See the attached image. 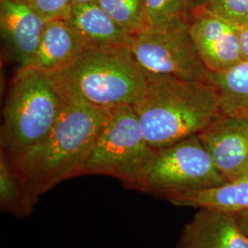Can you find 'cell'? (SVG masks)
<instances>
[{"label":"cell","mask_w":248,"mask_h":248,"mask_svg":"<svg viewBox=\"0 0 248 248\" xmlns=\"http://www.w3.org/2000/svg\"><path fill=\"white\" fill-rule=\"evenodd\" d=\"M183 0H144L145 29L173 26L186 21Z\"/></svg>","instance_id":"obj_18"},{"label":"cell","mask_w":248,"mask_h":248,"mask_svg":"<svg viewBox=\"0 0 248 248\" xmlns=\"http://www.w3.org/2000/svg\"><path fill=\"white\" fill-rule=\"evenodd\" d=\"M16 1H18V2H22V3H27V4H30L31 2H32L33 0H16Z\"/></svg>","instance_id":"obj_24"},{"label":"cell","mask_w":248,"mask_h":248,"mask_svg":"<svg viewBox=\"0 0 248 248\" xmlns=\"http://www.w3.org/2000/svg\"><path fill=\"white\" fill-rule=\"evenodd\" d=\"M204 1L205 0H183L186 12H187L188 9H190V8H195L196 9L198 7L202 6Z\"/></svg>","instance_id":"obj_22"},{"label":"cell","mask_w":248,"mask_h":248,"mask_svg":"<svg viewBox=\"0 0 248 248\" xmlns=\"http://www.w3.org/2000/svg\"><path fill=\"white\" fill-rule=\"evenodd\" d=\"M88 50L130 49L134 35L126 31L98 4H73L67 20Z\"/></svg>","instance_id":"obj_12"},{"label":"cell","mask_w":248,"mask_h":248,"mask_svg":"<svg viewBox=\"0 0 248 248\" xmlns=\"http://www.w3.org/2000/svg\"><path fill=\"white\" fill-rule=\"evenodd\" d=\"M146 77L144 93L133 107L155 150L198 135L222 115L219 94L211 81Z\"/></svg>","instance_id":"obj_2"},{"label":"cell","mask_w":248,"mask_h":248,"mask_svg":"<svg viewBox=\"0 0 248 248\" xmlns=\"http://www.w3.org/2000/svg\"><path fill=\"white\" fill-rule=\"evenodd\" d=\"M198 136L227 182L248 177V118L222 114Z\"/></svg>","instance_id":"obj_9"},{"label":"cell","mask_w":248,"mask_h":248,"mask_svg":"<svg viewBox=\"0 0 248 248\" xmlns=\"http://www.w3.org/2000/svg\"><path fill=\"white\" fill-rule=\"evenodd\" d=\"M98 0H71L72 5L73 4H98Z\"/></svg>","instance_id":"obj_23"},{"label":"cell","mask_w":248,"mask_h":248,"mask_svg":"<svg viewBox=\"0 0 248 248\" xmlns=\"http://www.w3.org/2000/svg\"><path fill=\"white\" fill-rule=\"evenodd\" d=\"M155 153L144 137L133 107L110 108L80 176L115 177L126 188L142 192Z\"/></svg>","instance_id":"obj_5"},{"label":"cell","mask_w":248,"mask_h":248,"mask_svg":"<svg viewBox=\"0 0 248 248\" xmlns=\"http://www.w3.org/2000/svg\"><path fill=\"white\" fill-rule=\"evenodd\" d=\"M226 182L195 135L156 150L142 192L169 202Z\"/></svg>","instance_id":"obj_6"},{"label":"cell","mask_w":248,"mask_h":248,"mask_svg":"<svg viewBox=\"0 0 248 248\" xmlns=\"http://www.w3.org/2000/svg\"><path fill=\"white\" fill-rule=\"evenodd\" d=\"M87 47L65 20L46 22L44 34L33 60L25 69L51 74L71 64Z\"/></svg>","instance_id":"obj_13"},{"label":"cell","mask_w":248,"mask_h":248,"mask_svg":"<svg viewBox=\"0 0 248 248\" xmlns=\"http://www.w3.org/2000/svg\"><path fill=\"white\" fill-rule=\"evenodd\" d=\"M204 8L232 23H248V0H205Z\"/></svg>","instance_id":"obj_19"},{"label":"cell","mask_w":248,"mask_h":248,"mask_svg":"<svg viewBox=\"0 0 248 248\" xmlns=\"http://www.w3.org/2000/svg\"><path fill=\"white\" fill-rule=\"evenodd\" d=\"M62 106V98L46 74L31 69L17 71L3 108L1 152L15 155L42 142Z\"/></svg>","instance_id":"obj_4"},{"label":"cell","mask_w":248,"mask_h":248,"mask_svg":"<svg viewBox=\"0 0 248 248\" xmlns=\"http://www.w3.org/2000/svg\"><path fill=\"white\" fill-rule=\"evenodd\" d=\"M240 46L244 61H248V23L239 26Z\"/></svg>","instance_id":"obj_21"},{"label":"cell","mask_w":248,"mask_h":248,"mask_svg":"<svg viewBox=\"0 0 248 248\" xmlns=\"http://www.w3.org/2000/svg\"><path fill=\"white\" fill-rule=\"evenodd\" d=\"M209 80L218 91L222 114L248 118V61L224 71L210 72Z\"/></svg>","instance_id":"obj_15"},{"label":"cell","mask_w":248,"mask_h":248,"mask_svg":"<svg viewBox=\"0 0 248 248\" xmlns=\"http://www.w3.org/2000/svg\"><path fill=\"white\" fill-rule=\"evenodd\" d=\"M45 22L29 4L0 0L1 37L10 61L18 70L27 68L41 44Z\"/></svg>","instance_id":"obj_10"},{"label":"cell","mask_w":248,"mask_h":248,"mask_svg":"<svg viewBox=\"0 0 248 248\" xmlns=\"http://www.w3.org/2000/svg\"><path fill=\"white\" fill-rule=\"evenodd\" d=\"M98 4L129 33L145 30L144 0H98Z\"/></svg>","instance_id":"obj_17"},{"label":"cell","mask_w":248,"mask_h":248,"mask_svg":"<svg viewBox=\"0 0 248 248\" xmlns=\"http://www.w3.org/2000/svg\"><path fill=\"white\" fill-rule=\"evenodd\" d=\"M131 53L146 75L188 81H210L188 31L187 21L145 29L134 35Z\"/></svg>","instance_id":"obj_7"},{"label":"cell","mask_w":248,"mask_h":248,"mask_svg":"<svg viewBox=\"0 0 248 248\" xmlns=\"http://www.w3.org/2000/svg\"><path fill=\"white\" fill-rule=\"evenodd\" d=\"M46 75L62 101L101 108L134 106L147 84L130 49L87 50L65 68Z\"/></svg>","instance_id":"obj_3"},{"label":"cell","mask_w":248,"mask_h":248,"mask_svg":"<svg viewBox=\"0 0 248 248\" xmlns=\"http://www.w3.org/2000/svg\"><path fill=\"white\" fill-rule=\"evenodd\" d=\"M108 112V108L63 101L61 114L42 142L15 155L1 152L34 203L62 181L80 177Z\"/></svg>","instance_id":"obj_1"},{"label":"cell","mask_w":248,"mask_h":248,"mask_svg":"<svg viewBox=\"0 0 248 248\" xmlns=\"http://www.w3.org/2000/svg\"><path fill=\"white\" fill-rule=\"evenodd\" d=\"M29 5L45 22L56 19L67 21L71 13V0H33Z\"/></svg>","instance_id":"obj_20"},{"label":"cell","mask_w":248,"mask_h":248,"mask_svg":"<svg viewBox=\"0 0 248 248\" xmlns=\"http://www.w3.org/2000/svg\"></svg>","instance_id":"obj_25"},{"label":"cell","mask_w":248,"mask_h":248,"mask_svg":"<svg viewBox=\"0 0 248 248\" xmlns=\"http://www.w3.org/2000/svg\"><path fill=\"white\" fill-rule=\"evenodd\" d=\"M188 31L196 49L211 73L227 70L244 61L239 26L219 17L203 6L196 8Z\"/></svg>","instance_id":"obj_8"},{"label":"cell","mask_w":248,"mask_h":248,"mask_svg":"<svg viewBox=\"0 0 248 248\" xmlns=\"http://www.w3.org/2000/svg\"><path fill=\"white\" fill-rule=\"evenodd\" d=\"M35 204L6 156L0 154V206L15 217L24 218L33 212Z\"/></svg>","instance_id":"obj_16"},{"label":"cell","mask_w":248,"mask_h":248,"mask_svg":"<svg viewBox=\"0 0 248 248\" xmlns=\"http://www.w3.org/2000/svg\"><path fill=\"white\" fill-rule=\"evenodd\" d=\"M177 248H248V234L234 214L198 209L181 232Z\"/></svg>","instance_id":"obj_11"},{"label":"cell","mask_w":248,"mask_h":248,"mask_svg":"<svg viewBox=\"0 0 248 248\" xmlns=\"http://www.w3.org/2000/svg\"><path fill=\"white\" fill-rule=\"evenodd\" d=\"M169 202L178 207L212 209L233 214L248 212V178L181 196Z\"/></svg>","instance_id":"obj_14"}]
</instances>
